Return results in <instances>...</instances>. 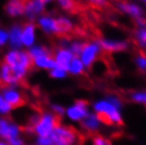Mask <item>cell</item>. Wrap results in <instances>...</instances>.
Returning a JSON list of instances; mask_svg holds the SVG:
<instances>
[{
  "label": "cell",
  "instance_id": "cell-1",
  "mask_svg": "<svg viewBox=\"0 0 146 145\" xmlns=\"http://www.w3.org/2000/svg\"><path fill=\"white\" fill-rule=\"evenodd\" d=\"M3 63L7 64L17 78L21 82L26 77L27 73L33 67V61L28 52L22 50H10L3 56Z\"/></svg>",
  "mask_w": 146,
  "mask_h": 145
},
{
  "label": "cell",
  "instance_id": "cell-2",
  "mask_svg": "<svg viewBox=\"0 0 146 145\" xmlns=\"http://www.w3.org/2000/svg\"><path fill=\"white\" fill-rule=\"evenodd\" d=\"M53 144L57 143L60 145H84V134H80L76 128L72 126L54 128L51 134L49 136Z\"/></svg>",
  "mask_w": 146,
  "mask_h": 145
},
{
  "label": "cell",
  "instance_id": "cell-3",
  "mask_svg": "<svg viewBox=\"0 0 146 145\" xmlns=\"http://www.w3.org/2000/svg\"><path fill=\"white\" fill-rule=\"evenodd\" d=\"M60 120L62 116L56 113H42L39 122L34 127V131L42 138L49 137L54 128L60 126Z\"/></svg>",
  "mask_w": 146,
  "mask_h": 145
},
{
  "label": "cell",
  "instance_id": "cell-4",
  "mask_svg": "<svg viewBox=\"0 0 146 145\" xmlns=\"http://www.w3.org/2000/svg\"><path fill=\"white\" fill-rule=\"evenodd\" d=\"M101 51H102V49L100 47L98 40L85 43L84 48H83L82 53L80 55V59L82 61L85 68H88V69L91 68L92 65L96 62Z\"/></svg>",
  "mask_w": 146,
  "mask_h": 145
},
{
  "label": "cell",
  "instance_id": "cell-5",
  "mask_svg": "<svg viewBox=\"0 0 146 145\" xmlns=\"http://www.w3.org/2000/svg\"><path fill=\"white\" fill-rule=\"evenodd\" d=\"M44 0H27L26 7H25V16L29 19V22H33L36 17L42 14L44 11Z\"/></svg>",
  "mask_w": 146,
  "mask_h": 145
},
{
  "label": "cell",
  "instance_id": "cell-6",
  "mask_svg": "<svg viewBox=\"0 0 146 145\" xmlns=\"http://www.w3.org/2000/svg\"><path fill=\"white\" fill-rule=\"evenodd\" d=\"M74 55L71 53V51L66 48H58L54 52V62L56 64V67L59 69L68 72L69 66L71 61L73 59Z\"/></svg>",
  "mask_w": 146,
  "mask_h": 145
},
{
  "label": "cell",
  "instance_id": "cell-7",
  "mask_svg": "<svg viewBox=\"0 0 146 145\" xmlns=\"http://www.w3.org/2000/svg\"><path fill=\"white\" fill-rule=\"evenodd\" d=\"M2 96L4 101L7 102L12 108H19L26 104V98H23L21 93L15 90L14 87H5L2 89Z\"/></svg>",
  "mask_w": 146,
  "mask_h": 145
},
{
  "label": "cell",
  "instance_id": "cell-8",
  "mask_svg": "<svg viewBox=\"0 0 146 145\" xmlns=\"http://www.w3.org/2000/svg\"><path fill=\"white\" fill-rule=\"evenodd\" d=\"M100 47L103 51L112 53V52H122L128 49V43L125 40H115V39H102L98 40Z\"/></svg>",
  "mask_w": 146,
  "mask_h": 145
},
{
  "label": "cell",
  "instance_id": "cell-9",
  "mask_svg": "<svg viewBox=\"0 0 146 145\" xmlns=\"http://www.w3.org/2000/svg\"><path fill=\"white\" fill-rule=\"evenodd\" d=\"M36 39V25L33 22H28L22 25L21 29V44L23 47L32 48Z\"/></svg>",
  "mask_w": 146,
  "mask_h": 145
},
{
  "label": "cell",
  "instance_id": "cell-10",
  "mask_svg": "<svg viewBox=\"0 0 146 145\" xmlns=\"http://www.w3.org/2000/svg\"><path fill=\"white\" fill-rule=\"evenodd\" d=\"M27 0H7L4 11L10 17H19L25 14Z\"/></svg>",
  "mask_w": 146,
  "mask_h": 145
},
{
  "label": "cell",
  "instance_id": "cell-11",
  "mask_svg": "<svg viewBox=\"0 0 146 145\" xmlns=\"http://www.w3.org/2000/svg\"><path fill=\"white\" fill-rule=\"evenodd\" d=\"M37 23H38V27L44 33L58 35L56 18H53V17L48 16V15H42V16H39L37 18Z\"/></svg>",
  "mask_w": 146,
  "mask_h": 145
},
{
  "label": "cell",
  "instance_id": "cell-12",
  "mask_svg": "<svg viewBox=\"0 0 146 145\" xmlns=\"http://www.w3.org/2000/svg\"><path fill=\"white\" fill-rule=\"evenodd\" d=\"M87 106H88V103L86 101L78 100V101L75 102V105L70 107L67 110V113H68V116L72 120H75V121L82 120L83 118H86L88 116Z\"/></svg>",
  "mask_w": 146,
  "mask_h": 145
},
{
  "label": "cell",
  "instance_id": "cell-13",
  "mask_svg": "<svg viewBox=\"0 0 146 145\" xmlns=\"http://www.w3.org/2000/svg\"><path fill=\"white\" fill-rule=\"evenodd\" d=\"M21 29L22 25H14L9 31V45L11 50H20L21 44Z\"/></svg>",
  "mask_w": 146,
  "mask_h": 145
},
{
  "label": "cell",
  "instance_id": "cell-14",
  "mask_svg": "<svg viewBox=\"0 0 146 145\" xmlns=\"http://www.w3.org/2000/svg\"><path fill=\"white\" fill-rule=\"evenodd\" d=\"M117 7L120 9L121 11L125 13V14L131 16L133 18H139V17H142L143 11L141 7L135 3H132V2H126V1H120L117 3Z\"/></svg>",
  "mask_w": 146,
  "mask_h": 145
},
{
  "label": "cell",
  "instance_id": "cell-15",
  "mask_svg": "<svg viewBox=\"0 0 146 145\" xmlns=\"http://www.w3.org/2000/svg\"><path fill=\"white\" fill-rule=\"evenodd\" d=\"M80 125L87 131V134L95 136V131L99 128V120L94 114H88L84 120L80 122Z\"/></svg>",
  "mask_w": 146,
  "mask_h": 145
},
{
  "label": "cell",
  "instance_id": "cell-16",
  "mask_svg": "<svg viewBox=\"0 0 146 145\" xmlns=\"http://www.w3.org/2000/svg\"><path fill=\"white\" fill-rule=\"evenodd\" d=\"M33 65L41 68V69L52 70L56 68V64L54 62V58L52 55H42L39 57H36L33 59Z\"/></svg>",
  "mask_w": 146,
  "mask_h": 145
},
{
  "label": "cell",
  "instance_id": "cell-17",
  "mask_svg": "<svg viewBox=\"0 0 146 145\" xmlns=\"http://www.w3.org/2000/svg\"><path fill=\"white\" fill-rule=\"evenodd\" d=\"M56 23H57V31L58 35L65 36L70 32H72L73 25L69 18H67L65 16H59L56 18Z\"/></svg>",
  "mask_w": 146,
  "mask_h": 145
},
{
  "label": "cell",
  "instance_id": "cell-18",
  "mask_svg": "<svg viewBox=\"0 0 146 145\" xmlns=\"http://www.w3.org/2000/svg\"><path fill=\"white\" fill-rule=\"evenodd\" d=\"M133 40L139 48L146 49V27L145 28H137L135 30Z\"/></svg>",
  "mask_w": 146,
  "mask_h": 145
},
{
  "label": "cell",
  "instance_id": "cell-19",
  "mask_svg": "<svg viewBox=\"0 0 146 145\" xmlns=\"http://www.w3.org/2000/svg\"><path fill=\"white\" fill-rule=\"evenodd\" d=\"M84 69H85V67H84V65H83L82 61H80L78 57H75V56H74L73 59L71 61V63H70L68 72H70L71 74H73V75H80V74L84 73Z\"/></svg>",
  "mask_w": 146,
  "mask_h": 145
},
{
  "label": "cell",
  "instance_id": "cell-20",
  "mask_svg": "<svg viewBox=\"0 0 146 145\" xmlns=\"http://www.w3.org/2000/svg\"><path fill=\"white\" fill-rule=\"evenodd\" d=\"M30 57L32 58L33 61L34 58L39 57V56H42V55H52V52L48 48L44 47V46H33L32 48H30L29 51Z\"/></svg>",
  "mask_w": 146,
  "mask_h": 145
},
{
  "label": "cell",
  "instance_id": "cell-21",
  "mask_svg": "<svg viewBox=\"0 0 146 145\" xmlns=\"http://www.w3.org/2000/svg\"><path fill=\"white\" fill-rule=\"evenodd\" d=\"M94 109L96 110V112L113 113L115 112V111H117V109L112 104H110L109 102H106V101H102L96 103L94 105Z\"/></svg>",
  "mask_w": 146,
  "mask_h": 145
},
{
  "label": "cell",
  "instance_id": "cell-22",
  "mask_svg": "<svg viewBox=\"0 0 146 145\" xmlns=\"http://www.w3.org/2000/svg\"><path fill=\"white\" fill-rule=\"evenodd\" d=\"M135 64L140 72L146 73V53L140 52L135 57Z\"/></svg>",
  "mask_w": 146,
  "mask_h": 145
},
{
  "label": "cell",
  "instance_id": "cell-23",
  "mask_svg": "<svg viewBox=\"0 0 146 145\" xmlns=\"http://www.w3.org/2000/svg\"><path fill=\"white\" fill-rule=\"evenodd\" d=\"M84 45H85V43L80 41V40L71 41V44H70L68 49L71 51V53H72L75 57H78L80 55V53H82V50H83V48H84Z\"/></svg>",
  "mask_w": 146,
  "mask_h": 145
},
{
  "label": "cell",
  "instance_id": "cell-24",
  "mask_svg": "<svg viewBox=\"0 0 146 145\" xmlns=\"http://www.w3.org/2000/svg\"><path fill=\"white\" fill-rule=\"evenodd\" d=\"M57 3L62 10L65 11H69V12H73L75 9H76V2L74 0H56Z\"/></svg>",
  "mask_w": 146,
  "mask_h": 145
},
{
  "label": "cell",
  "instance_id": "cell-25",
  "mask_svg": "<svg viewBox=\"0 0 146 145\" xmlns=\"http://www.w3.org/2000/svg\"><path fill=\"white\" fill-rule=\"evenodd\" d=\"M10 125H11V123L7 120H0V137L7 139Z\"/></svg>",
  "mask_w": 146,
  "mask_h": 145
},
{
  "label": "cell",
  "instance_id": "cell-26",
  "mask_svg": "<svg viewBox=\"0 0 146 145\" xmlns=\"http://www.w3.org/2000/svg\"><path fill=\"white\" fill-rule=\"evenodd\" d=\"M131 100L137 103H142L146 105V92H135L131 94Z\"/></svg>",
  "mask_w": 146,
  "mask_h": 145
},
{
  "label": "cell",
  "instance_id": "cell-27",
  "mask_svg": "<svg viewBox=\"0 0 146 145\" xmlns=\"http://www.w3.org/2000/svg\"><path fill=\"white\" fill-rule=\"evenodd\" d=\"M66 75H67L66 71L59 69L57 67L54 68V69L50 70V76L53 77V78H64V77H66Z\"/></svg>",
  "mask_w": 146,
  "mask_h": 145
},
{
  "label": "cell",
  "instance_id": "cell-28",
  "mask_svg": "<svg viewBox=\"0 0 146 145\" xmlns=\"http://www.w3.org/2000/svg\"><path fill=\"white\" fill-rule=\"evenodd\" d=\"M9 43V32L0 28V48H3Z\"/></svg>",
  "mask_w": 146,
  "mask_h": 145
},
{
  "label": "cell",
  "instance_id": "cell-29",
  "mask_svg": "<svg viewBox=\"0 0 146 145\" xmlns=\"http://www.w3.org/2000/svg\"><path fill=\"white\" fill-rule=\"evenodd\" d=\"M93 145H111L110 141L106 140L105 138H103L102 136H99V134H95L93 136V142H92Z\"/></svg>",
  "mask_w": 146,
  "mask_h": 145
},
{
  "label": "cell",
  "instance_id": "cell-30",
  "mask_svg": "<svg viewBox=\"0 0 146 145\" xmlns=\"http://www.w3.org/2000/svg\"><path fill=\"white\" fill-rule=\"evenodd\" d=\"M86 1L98 7H104L107 5V0H86Z\"/></svg>",
  "mask_w": 146,
  "mask_h": 145
},
{
  "label": "cell",
  "instance_id": "cell-31",
  "mask_svg": "<svg viewBox=\"0 0 146 145\" xmlns=\"http://www.w3.org/2000/svg\"><path fill=\"white\" fill-rule=\"evenodd\" d=\"M12 109L11 105L7 102L3 101L2 103H0V112L1 113H7Z\"/></svg>",
  "mask_w": 146,
  "mask_h": 145
},
{
  "label": "cell",
  "instance_id": "cell-32",
  "mask_svg": "<svg viewBox=\"0 0 146 145\" xmlns=\"http://www.w3.org/2000/svg\"><path fill=\"white\" fill-rule=\"evenodd\" d=\"M37 143L39 145H51L53 144L52 140L50 139V137H46V138H42V137H39L37 139Z\"/></svg>",
  "mask_w": 146,
  "mask_h": 145
},
{
  "label": "cell",
  "instance_id": "cell-33",
  "mask_svg": "<svg viewBox=\"0 0 146 145\" xmlns=\"http://www.w3.org/2000/svg\"><path fill=\"white\" fill-rule=\"evenodd\" d=\"M135 25H137V28H145L146 27V20L142 17H139V18H135Z\"/></svg>",
  "mask_w": 146,
  "mask_h": 145
},
{
  "label": "cell",
  "instance_id": "cell-34",
  "mask_svg": "<svg viewBox=\"0 0 146 145\" xmlns=\"http://www.w3.org/2000/svg\"><path fill=\"white\" fill-rule=\"evenodd\" d=\"M52 109L54 110V113H56V114H58V116H62V112H64V108H62V106L53 105V106H52Z\"/></svg>",
  "mask_w": 146,
  "mask_h": 145
},
{
  "label": "cell",
  "instance_id": "cell-35",
  "mask_svg": "<svg viewBox=\"0 0 146 145\" xmlns=\"http://www.w3.org/2000/svg\"><path fill=\"white\" fill-rule=\"evenodd\" d=\"M7 141H9V143H10L11 145H22V141L17 138L10 139V140H7Z\"/></svg>",
  "mask_w": 146,
  "mask_h": 145
},
{
  "label": "cell",
  "instance_id": "cell-36",
  "mask_svg": "<svg viewBox=\"0 0 146 145\" xmlns=\"http://www.w3.org/2000/svg\"><path fill=\"white\" fill-rule=\"evenodd\" d=\"M4 101V98H3V96L0 94V103H2V102Z\"/></svg>",
  "mask_w": 146,
  "mask_h": 145
},
{
  "label": "cell",
  "instance_id": "cell-37",
  "mask_svg": "<svg viewBox=\"0 0 146 145\" xmlns=\"http://www.w3.org/2000/svg\"><path fill=\"white\" fill-rule=\"evenodd\" d=\"M44 3H50L52 0H44Z\"/></svg>",
  "mask_w": 146,
  "mask_h": 145
},
{
  "label": "cell",
  "instance_id": "cell-38",
  "mask_svg": "<svg viewBox=\"0 0 146 145\" xmlns=\"http://www.w3.org/2000/svg\"><path fill=\"white\" fill-rule=\"evenodd\" d=\"M0 145H9V144H5V143H2V142H0Z\"/></svg>",
  "mask_w": 146,
  "mask_h": 145
},
{
  "label": "cell",
  "instance_id": "cell-39",
  "mask_svg": "<svg viewBox=\"0 0 146 145\" xmlns=\"http://www.w3.org/2000/svg\"><path fill=\"white\" fill-rule=\"evenodd\" d=\"M53 145H60V144H57V143H54Z\"/></svg>",
  "mask_w": 146,
  "mask_h": 145
},
{
  "label": "cell",
  "instance_id": "cell-40",
  "mask_svg": "<svg viewBox=\"0 0 146 145\" xmlns=\"http://www.w3.org/2000/svg\"><path fill=\"white\" fill-rule=\"evenodd\" d=\"M142 1H143V2H145V3H146V0H142Z\"/></svg>",
  "mask_w": 146,
  "mask_h": 145
}]
</instances>
